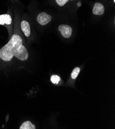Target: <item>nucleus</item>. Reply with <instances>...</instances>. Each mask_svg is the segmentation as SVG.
<instances>
[{
    "instance_id": "obj_4",
    "label": "nucleus",
    "mask_w": 115,
    "mask_h": 129,
    "mask_svg": "<svg viewBox=\"0 0 115 129\" xmlns=\"http://www.w3.org/2000/svg\"><path fill=\"white\" fill-rule=\"evenodd\" d=\"M12 24V19L9 14H5L0 15V25L2 26H6L9 27V28L11 27Z\"/></svg>"
},
{
    "instance_id": "obj_9",
    "label": "nucleus",
    "mask_w": 115,
    "mask_h": 129,
    "mask_svg": "<svg viewBox=\"0 0 115 129\" xmlns=\"http://www.w3.org/2000/svg\"><path fill=\"white\" fill-rule=\"evenodd\" d=\"M51 81L53 84H58V82L60 81V78L58 75H54L51 76Z\"/></svg>"
},
{
    "instance_id": "obj_2",
    "label": "nucleus",
    "mask_w": 115,
    "mask_h": 129,
    "mask_svg": "<svg viewBox=\"0 0 115 129\" xmlns=\"http://www.w3.org/2000/svg\"><path fill=\"white\" fill-rule=\"evenodd\" d=\"M37 20L38 23L41 25H45L52 20V17L47 14L46 12H41L38 15Z\"/></svg>"
},
{
    "instance_id": "obj_7",
    "label": "nucleus",
    "mask_w": 115,
    "mask_h": 129,
    "mask_svg": "<svg viewBox=\"0 0 115 129\" xmlns=\"http://www.w3.org/2000/svg\"><path fill=\"white\" fill-rule=\"evenodd\" d=\"M20 129H36V126L30 121H24L20 126Z\"/></svg>"
},
{
    "instance_id": "obj_5",
    "label": "nucleus",
    "mask_w": 115,
    "mask_h": 129,
    "mask_svg": "<svg viewBox=\"0 0 115 129\" xmlns=\"http://www.w3.org/2000/svg\"><path fill=\"white\" fill-rule=\"evenodd\" d=\"M20 27L24 36L29 38L31 34V26L29 22L26 20H23L20 23Z\"/></svg>"
},
{
    "instance_id": "obj_1",
    "label": "nucleus",
    "mask_w": 115,
    "mask_h": 129,
    "mask_svg": "<svg viewBox=\"0 0 115 129\" xmlns=\"http://www.w3.org/2000/svg\"><path fill=\"white\" fill-rule=\"evenodd\" d=\"M29 57V51L23 45L22 38L18 34L12 35L8 43L0 48V60L4 62H10L14 57L25 61Z\"/></svg>"
},
{
    "instance_id": "obj_8",
    "label": "nucleus",
    "mask_w": 115,
    "mask_h": 129,
    "mask_svg": "<svg viewBox=\"0 0 115 129\" xmlns=\"http://www.w3.org/2000/svg\"><path fill=\"white\" fill-rule=\"evenodd\" d=\"M80 68L79 67H76L73 70L71 73V78L73 79H75L77 78L79 73H80Z\"/></svg>"
},
{
    "instance_id": "obj_3",
    "label": "nucleus",
    "mask_w": 115,
    "mask_h": 129,
    "mask_svg": "<svg viewBox=\"0 0 115 129\" xmlns=\"http://www.w3.org/2000/svg\"><path fill=\"white\" fill-rule=\"evenodd\" d=\"M58 30L63 37L69 38L72 35V28L68 25H60L58 27Z\"/></svg>"
},
{
    "instance_id": "obj_6",
    "label": "nucleus",
    "mask_w": 115,
    "mask_h": 129,
    "mask_svg": "<svg viewBox=\"0 0 115 129\" xmlns=\"http://www.w3.org/2000/svg\"><path fill=\"white\" fill-rule=\"evenodd\" d=\"M104 11L105 8L103 5L100 3H95L93 10V12L94 15L98 16L103 15L104 13Z\"/></svg>"
},
{
    "instance_id": "obj_10",
    "label": "nucleus",
    "mask_w": 115,
    "mask_h": 129,
    "mask_svg": "<svg viewBox=\"0 0 115 129\" xmlns=\"http://www.w3.org/2000/svg\"><path fill=\"white\" fill-rule=\"evenodd\" d=\"M69 0H56L57 4L60 6H64Z\"/></svg>"
}]
</instances>
